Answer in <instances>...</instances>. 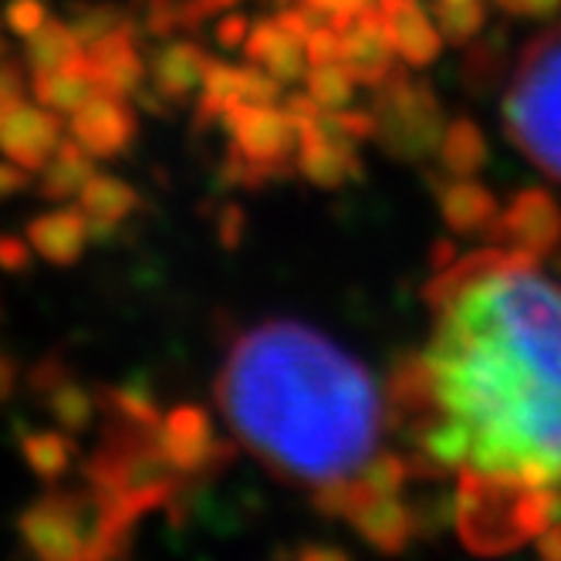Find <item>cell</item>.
I'll use <instances>...</instances> for the list:
<instances>
[{"label":"cell","mask_w":561,"mask_h":561,"mask_svg":"<svg viewBox=\"0 0 561 561\" xmlns=\"http://www.w3.org/2000/svg\"><path fill=\"white\" fill-rule=\"evenodd\" d=\"M504 8H511V11H541V8H548L551 0H501Z\"/></svg>","instance_id":"37"},{"label":"cell","mask_w":561,"mask_h":561,"mask_svg":"<svg viewBox=\"0 0 561 561\" xmlns=\"http://www.w3.org/2000/svg\"><path fill=\"white\" fill-rule=\"evenodd\" d=\"M407 480H410V463L403 457L379 454L352 480V488L358 494H399L407 488Z\"/></svg>","instance_id":"25"},{"label":"cell","mask_w":561,"mask_h":561,"mask_svg":"<svg viewBox=\"0 0 561 561\" xmlns=\"http://www.w3.org/2000/svg\"><path fill=\"white\" fill-rule=\"evenodd\" d=\"M21 454H24L27 467L42 480H58L71 467L75 447L65 436V430H37V433L24 436Z\"/></svg>","instance_id":"22"},{"label":"cell","mask_w":561,"mask_h":561,"mask_svg":"<svg viewBox=\"0 0 561 561\" xmlns=\"http://www.w3.org/2000/svg\"><path fill=\"white\" fill-rule=\"evenodd\" d=\"M82 501L78 497H45L24 511L21 517V535L42 558L68 561V558H85L92 554L95 525H89L82 514Z\"/></svg>","instance_id":"6"},{"label":"cell","mask_w":561,"mask_h":561,"mask_svg":"<svg viewBox=\"0 0 561 561\" xmlns=\"http://www.w3.org/2000/svg\"><path fill=\"white\" fill-rule=\"evenodd\" d=\"M220 123L233 139V152L244 156L248 163H254L264 173H274V167H280L285 159H295L301 142V126L277 102H240L224 112Z\"/></svg>","instance_id":"5"},{"label":"cell","mask_w":561,"mask_h":561,"mask_svg":"<svg viewBox=\"0 0 561 561\" xmlns=\"http://www.w3.org/2000/svg\"><path fill=\"white\" fill-rule=\"evenodd\" d=\"M433 329L410 373L420 454L460 480L477 551L545 535L561 491V285L520 248L436 274Z\"/></svg>","instance_id":"1"},{"label":"cell","mask_w":561,"mask_h":561,"mask_svg":"<svg viewBox=\"0 0 561 561\" xmlns=\"http://www.w3.org/2000/svg\"><path fill=\"white\" fill-rule=\"evenodd\" d=\"M48 410H51L58 430H65V433H82V430H89L95 407H92V396L85 392V386L65 379V382L51 386V392H48Z\"/></svg>","instance_id":"24"},{"label":"cell","mask_w":561,"mask_h":561,"mask_svg":"<svg viewBox=\"0 0 561 561\" xmlns=\"http://www.w3.org/2000/svg\"><path fill=\"white\" fill-rule=\"evenodd\" d=\"M139 204L136 190L126 180H115V176H102L95 173L82 193H78V207L89 217V230H112L115 224H123Z\"/></svg>","instance_id":"18"},{"label":"cell","mask_w":561,"mask_h":561,"mask_svg":"<svg viewBox=\"0 0 561 561\" xmlns=\"http://www.w3.org/2000/svg\"><path fill=\"white\" fill-rule=\"evenodd\" d=\"M24 95V78L18 68H0V118H4L14 105H21Z\"/></svg>","instance_id":"33"},{"label":"cell","mask_w":561,"mask_h":561,"mask_svg":"<svg viewBox=\"0 0 561 561\" xmlns=\"http://www.w3.org/2000/svg\"><path fill=\"white\" fill-rule=\"evenodd\" d=\"M210 65H214V58L204 48H196L190 42H173L156 51V58L149 61V75H152V85L159 95L180 102V99H190L204 89V78H207Z\"/></svg>","instance_id":"16"},{"label":"cell","mask_w":561,"mask_h":561,"mask_svg":"<svg viewBox=\"0 0 561 561\" xmlns=\"http://www.w3.org/2000/svg\"><path fill=\"white\" fill-rule=\"evenodd\" d=\"M355 75L342 65V61H332V65H311L308 75H305V92L314 99V105L322 112H339V108H348L355 102Z\"/></svg>","instance_id":"21"},{"label":"cell","mask_w":561,"mask_h":561,"mask_svg":"<svg viewBox=\"0 0 561 561\" xmlns=\"http://www.w3.org/2000/svg\"><path fill=\"white\" fill-rule=\"evenodd\" d=\"M494 214V199L477 183H454L444 193V217L454 230H477Z\"/></svg>","instance_id":"23"},{"label":"cell","mask_w":561,"mask_h":561,"mask_svg":"<svg viewBox=\"0 0 561 561\" xmlns=\"http://www.w3.org/2000/svg\"><path fill=\"white\" fill-rule=\"evenodd\" d=\"M68 133L71 139L89 149L95 159L123 152L136 136V115L126 105L123 95L95 92L82 108L68 115Z\"/></svg>","instance_id":"8"},{"label":"cell","mask_w":561,"mask_h":561,"mask_svg":"<svg viewBox=\"0 0 561 561\" xmlns=\"http://www.w3.org/2000/svg\"><path fill=\"white\" fill-rule=\"evenodd\" d=\"M373 115H376V136L399 156L426 152L439 139L433 95L423 85H413L399 71H392L379 85V105Z\"/></svg>","instance_id":"4"},{"label":"cell","mask_w":561,"mask_h":561,"mask_svg":"<svg viewBox=\"0 0 561 561\" xmlns=\"http://www.w3.org/2000/svg\"><path fill=\"white\" fill-rule=\"evenodd\" d=\"M248 31H251L248 18H240V14L220 18V21H217V42H220L224 48H244Z\"/></svg>","instance_id":"34"},{"label":"cell","mask_w":561,"mask_h":561,"mask_svg":"<svg viewBox=\"0 0 561 561\" xmlns=\"http://www.w3.org/2000/svg\"><path fill=\"white\" fill-rule=\"evenodd\" d=\"M159 454L176 473H196L217 457V433L199 407H176L156 426Z\"/></svg>","instance_id":"10"},{"label":"cell","mask_w":561,"mask_h":561,"mask_svg":"<svg viewBox=\"0 0 561 561\" xmlns=\"http://www.w3.org/2000/svg\"><path fill=\"white\" fill-rule=\"evenodd\" d=\"M31 244L21 237H11V233H0V267L4 271H24L31 264Z\"/></svg>","instance_id":"32"},{"label":"cell","mask_w":561,"mask_h":561,"mask_svg":"<svg viewBox=\"0 0 561 561\" xmlns=\"http://www.w3.org/2000/svg\"><path fill=\"white\" fill-rule=\"evenodd\" d=\"M439 156H444V167L450 173H470L480 167V159H484V139L480 133L470 126V123H457L444 133L439 139Z\"/></svg>","instance_id":"26"},{"label":"cell","mask_w":561,"mask_h":561,"mask_svg":"<svg viewBox=\"0 0 561 561\" xmlns=\"http://www.w3.org/2000/svg\"><path fill=\"white\" fill-rule=\"evenodd\" d=\"M14 382H18V366H14V358L0 352V403L14 392Z\"/></svg>","instance_id":"36"},{"label":"cell","mask_w":561,"mask_h":561,"mask_svg":"<svg viewBox=\"0 0 561 561\" xmlns=\"http://www.w3.org/2000/svg\"><path fill=\"white\" fill-rule=\"evenodd\" d=\"M376 11L392 37L399 61L420 68L444 48V34L436 31V21L423 11L420 0H376Z\"/></svg>","instance_id":"11"},{"label":"cell","mask_w":561,"mask_h":561,"mask_svg":"<svg viewBox=\"0 0 561 561\" xmlns=\"http://www.w3.org/2000/svg\"><path fill=\"white\" fill-rule=\"evenodd\" d=\"M295 163L301 170L305 180H311L314 186H342L358 173V146H348L335 136H329L318 118L308 126H301V142L295 152Z\"/></svg>","instance_id":"13"},{"label":"cell","mask_w":561,"mask_h":561,"mask_svg":"<svg viewBox=\"0 0 561 561\" xmlns=\"http://www.w3.org/2000/svg\"><path fill=\"white\" fill-rule=\"evenodd\" d=\"M123 21H115V14L108 8H89L78 14V21H71V31L78 34V42H82V48L102 42L105 34H112Z\"/></svg>","instance_id":"30"},{"label":"cell","mask_w":561,"mask_h":561,"mask_svg":"<svg viewBox=\"0 0 561 561\" xmlns=\"http://www.w3.org/2000/svg\"><path fill=\"white\" fill-rule=\"evenodd\" d=\"M217 392L240 444L318 494L376 457L382 392L355 355L311 325L277 318L240 335Z\"/></svg>","instance_id":"2"},{"label":"cell","mask_w":561,"mask_h":561,"mask_svg":"<svg viewBox=\"0 0 561 561\" xmlns=\"http://www.w3.org/2000/svg\"><path fill=\"white\" fill-rule=\"evenodd\" d=\"M99 92L95 85V75L85 61V51L78 55L75 61L55 68V71H45V75H34V85H31V95L37 105L51 108L55 115H71L82 108L92 95Z\"/></svg>","instance_id":"17"},{"label":"cell","mask_w":561,"mask_h":561,"mask_svg":"<svg viewBox=\"0 0 561 561\" xmlns=\"http://www.w3.org/2000/svg\"><path fill=\"white\" fill-rule=\"evenodd\" d=\"M92 176H95V156L68 136L42 167V193L48 199H71L82 193V186Z\"/></svg>","instance_id":"19"},{"label":"cell","mask_w":561,"mask_h":561,"mask_svg":"<svg viewBox=\"0 0 561 561\" xmlns=\"http://www.w3.org/2000/svg\"><path fill=\"white\" fill-rule=\"evenodd\" d=\"M301 4H311L318 14H325V21H332L335 27H342L355 14H363L366 8H373L376 0H301Z\"/></svg>","instance_id":"31"},{"label":"cell","mask_w":561,"mask_h":561,"mask_svg":"<svg viewBox=\"0 0 561 561\" xmlns=\"http://www.w3.org/2000/svg\"><path fill=\"white\" fill-rule=\"evenodd\" d=\"M224 4H233V0H196V11H217Z\"/></svg>","instance_id":"38"},{"label":"cell","mask_w":561,"mask_h":561,"mask_svg":"<svg viewBox=\"0 0 561 561\" xmlns=\"http://www.w3.org/2000/svg\"><path fill=\"white\" fill-rule=\"evenodd\" d=\"M248 55V61L261 65L264 71H271L280 85L288 82H301L308 75V51H305V37L291 34L280 27L274 18L271 21H257L248 31V42L240 48Z\"/></svg>","instance_id":"15"},{"label":"cell","mask_w":561,"mask_h":561,"mask_svg":"<svg viewBox=\"0 0 561 561\" xmlns=\"http://www.w3.org/2000/svg\"><path fill=\"white\" fill-rule=\"evenodd\" d=\"M0 58H4V34H0Z\"/></svg>","instance_id":"39"},{"label":"cell","mask_w":561,"mask_h":561,"mask_svg":"<svg viewBox=\"0 0 561 561\" xmlns=\"http://www.w3.org/2000/svg\"><path fill=\"white\" fill-rule=\"evenodd\" d=\"M24 183H27V170L11 163L8 156H0V199L14 196L18 190H24Z\"/></svg>","instance_id":"35"},{"label":"cell","mask_w":561,"mask_h":561,"mask_svg":"<svg viewBox=\"0 0 561 561\" xmlns=\"http://www.w3.org/2000/svg\"><path fill=\"white\" fill-rule=\"evenodd\" d=\"M61 139H65V129L58 123V115L37 102L24 99L0 118V152H4L11 163L24 167L27 173H42V167L61 146Z\"/></svg>","instance_id":"7"},{"label":"cell","mask_w":561,"mask_h":561,"mask_svg":"<svg viewBox=\"0 0 561 561\" xmlns=\"http://www.w3.org/2000/svg\"><path fill=\"white\" fill-rule=\"evenodd\" d=\"M4 24L8 31H14L18 37H31L37 27L48 24V8L45 0H11L4 11Z\"/></svg>","instance_id":"29"},{"label":"cell","mask_w":561,"mask_h":561,"mask_svg":"<svg viewBox=\"0 0 561 561\" xmlns=\"http://www.w3.org/2000/svg\"><path fill=\"white\" fill-rule=\"evenodd\" d=\"M85 61L95 75L99 92H112L129 99L133 92H139L142 78H146V61L139 58L136 37L126 24H118L112 34H105L102 42L85 48Z\"/></svg>","instance_id":"12"},{"label":"cell","mask_w":561,"mask_h":561,"mask_svg":"<svg viewBox=\"0 0 561 561\" xmlns=\"http://www.w3.org/2000/svg\"><path fill=\"white\" fill-rule=\"evenodd\" d=\"M396 61H399L396 45L376 4L342 24V65L355 75L358 85L379 89L396 71Z\"/></svg>","instance_id":"9"},{"label":"cell","mask_w":561,"mask_h":561,"mask_svg":"<svg viewBox=\"0 0 561 561\" xmlns=\"http://www.w3.org/2000/svg\"><path fill=\"white\" fill-rule=\"evenodd\" d=\"M514 146L561 183V24L525 48L504 95Z\"/></svg>","instance_id":"3"},{"label":"cell","mask_w":561,"mask_h":561,"mask_svg":"<svg viewBox=\"0 0 561 561\" xmlns=\"http://www.w3.org/2000/svg\"><path fill=\"white\" fill-rule=\"evenodd\" d=\"M89 217L82 207H58L42 217H34L27 224V244L37 257H45L48 264H75L89 248Z\"/></svg>","instance_id":"14"},{"label":"cell","mask_w":561,"mask_h":561,"mask_svg":"<svg viewBox=\"0 0 561 561\" xmlns=\"http://www.w3.org/2000/svg\"><path fill=\"white\" fill-rule=\"evenodd\" d=\"M82 51L85 48H82V42H78V34L71 31L68 21H51L48 18L45 27H37L31 37H24V65L31 68V78L75 61Z\"/></svg>","instance_id":"20"},{"label":"cell","mask_w":561,"mask_h":561,"mask_svg":"<svg viewBox=\"0 0 561 561\" xmlns=\"http://www.w3.org/2000/svg\"><path fill=\"white\" fill-rule=\"evenodd\" d=\"M480 8L477 0H436V31L447 42H467V37L480 27Z\"/></svg>","instance_id":"27"},{"label":"cell","mask_w":561,"mask_h":561,"mask_svg":"<svg viewBox=\"0 0 561 561\" xmlns=\"http://www.w3.org/2000/svg\"><path fill=\"white\" fill-rule=\"evenodd\" d=\"M305 51H308V65H332V61H342V27H335L332 21L318 24V27L305 37Z\"/></svg>","instance_id":"28"}]
</instances>
